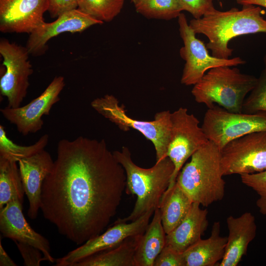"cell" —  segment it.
Listing matches in <instances>:
<instances>
[{
	"mask_svg": "<svg viewBox=\"0 0 266 266\" xmlns=\"http://www.w3.org/2000/svg\"><path fill=\"white\" fill-rule=\"evenodd\" d=\"M250 93L244 101L242 112H266V55L264 57V68L255 86Z\"/></svg>",
	"mask_w": 266,
	"mask_h": 266,
	"instance_id": "83f0119b",
	"label": "cell"
},
{
	"mask_svg": "<svg viewBox=\"0 0 266 266\" xmlns=\"http://www.w3.org/2000/svg\"><path fill=\"white\" fill-rule=\"evenodd\" d=\"M193 202L176 183L163 195L159 204L162 223L166 234L176 228L187 215Z\"/></svg>",
	"mask_w": 266,
	"mask_h": 266,
	"instance_id": "7402d4cb",
	"label": "cell"
},
{
	"mask_svg": "<svg viewBox=\"0 0 266 266\" xmlns=\"http://www.w3.org/2000/svg\"><path fill=\"white\" fill-rule=\"evenodd\" d=\"M143 233L129 237L118 245L87 257L72 266H134L136 249Z\"/></svg>",
	"mask_w": 266,
	"mask_h": 266,
	"instance_id": "603a6c76",
	"label": "cell"
},
{
	"mask_svg": "<svg viewBox=\"0 0 266 266\" xmlns=\"http://www.w3.org/2000/svg\"><path fill=\"white\" fill-rule=\"evenodd\" d=\"M131 1H132L133 3L136 2V1L139 0H130Z\"/></svg>",
	"mask_w": 266,
	"mask_h": 266,
	"instance_id": "d590c367",
	"label": "cell"
},
{
	"mask_svg": "<svg viewBox=\"0 0 266 266\" xmlns=\"http://www.w3.org/2000/svg\"><path fill=\"white\" fill-rule=\"evenodd\" d=\"M124 0H79L77 9L101 21H112L121 12Z\"/></svg>",
	"mask_w": 266,
	"mask_h": 266,
	"instance_id": "4316f807",
	"label": "cell"
},
{
	"mask_svg": "<svg viewBox=\"0 0 266 266\" xmlns=\"http://www.w3.org/2000/svg\"><path fill=\"white\" fill-rule=\"evenodd\" d=\"M171 134L167 157L172 162L174 170L167 189L171 188L186 161L208 141L200 121L186 108L171 113Z\"/></svg>",
	"mask_w": 266,
	"mask_h": 266,
	"instance_id": "9c48e42d",
	"label": "cell"
},
{
	"mask_svg": "<svg viewBox=\"0 0 266 266\" xmlns=\"http://www.w3.org/2000/svg\"><path fill=\"white\" fill-rule=\"evenodd\" d=\"M179 31L183 42L180 50L181 57L185 61L181 83L186 86L194 85L209 69L219 66H232L245 64L239 57L221 59L210 55L206 46L196 36L186 16L181 13L178 17Z\"/></svg>",
	"mask_w": 266,
	"mask_h": 266,
	"instance_id": "ba28073f",
	"label": "cell"
},
{
	"mask_svg": "<svg viewBox=\"0 0 266 266\" xmlns=\"http://www.w3.org/2000/svg\"><path fill=\"white\" fill-rule=\"evenodd\" d=\"M230 67H214L205 73L191 91L196 102L205 104L208 108L217 104L230 112H242L245 97L258 78Z\"/></svg>",
	"mask_w": 266,
	"mask_h": 266,
	"instance_id": "5b68a950",
	"label": "cell"
},
{
	"mask_svg": "<svg viewBox=\"0 0 266 266\" xmlns=\"http://www.w3.org/2000/svg\"><path fill=\"white\" fill-rule=\"evenodd\" d=\"M113 153L126 172V193L136 196L130 214L116 221H133L149 211H154L159 208L161 198L167 189L173 173L174 166L171 160L166 157L156 162L152 167L144 168L133 162L127 147L123 146L121 151L116 150Z\"/></svg>",
	"mask_w": 266,
	"mask_h": 266,
	"instance_id": "3957f363",
	"label": "cell"
},
{
	"mask_svg": "<svg viewBox=\"0 0 266 266\" xmlns=\"http://www.w3.org/2000/svg\"><path fill=\"white\" fill-rule=\"evenodd\" d=\"M0 266H16L17 265L9 257L4 250L0 241Z\"/></svg>",
	"mask_w": 266,
	"mask_h": 266,
	"instance_id": "836d02e7",
	"label": "cell"
},
{
	"mask_svg": "<svg viewBox=\"0 0 266 266\" xmlns=\"http://www.w3.org/2000/svg\"><path fill=\"white\" fill-rule=\"evenodd\" d=\"M134 4L137 12L150 19L168 20L183 10L178 0H139Z\"/></svg>",
	"mask_w": 266,
	"mask_h": 266,
	"instance_id": "484cf974",
	"label": "cell"
},
{
	"mask_svg": "<svg viewBox=\"0 0 266 266\" xmlns=\"http://www.w3.org/2000/svg\"><path fill=\"white\" fill-rule=\"evenodd\" d=\"M223 176L266 170V131L254 132L228 143L221 150Z\"/></svg>",
	"mask_w": 266,
	"mask_h": 266,
	"instance_id": "30bf717a",
	"label": "cell"
},
{
	"mask_svg": "<svg viewBox=\"0 0 266 266\" xmlns=\"http://www.w3.org/2000/svg\"><path fill=\"white\" fill-rule=\"evenodd\" d=\"M91 105L120 130L128 131L130 129H134L150 140L155 147L156 162L167 157L171 134V113L169 110L156 113L153 121L137 120L129 116L124 106L119 105L117 99L108 94L94 99Z\"/></svg>",
	"mask_w": 266,
	"mask_h": 266,
	"instance_id": "8992f818",
	"label": "cell"
},
{
	"mask_svg": "<svg viewBox=\"0 0 266 266\" xmlns=\"http://www.w3.org/2000/svg\"><path fill=\"white\" fill-rule=\"evenodd\" d=\"M0 54L5 66L0 78V94L7 98L8 107L17 108L26 97L29 76L33 72L30 54L26 47L5 38L0 40Z\"/></svg>",
	"mask_w": 266,
	"mask_h": 266,
	"instance_id": "8fae6325",
	"label": "cell"
},
{
	"mask_svg": "<svg viewBox=\"0 0 266 266\" xmlns=\"http://www.w3.org/2000/svg\"><path fill=\"white\" fill-rule=\"evenodd\" d=\"M227 237L220 235V224L213 223L210 236L202 238L183 252L186 266H214L225 254Z\"/></svg>",
	"mask_w": 266,
	"mask_h": 266,
	"instance_id": "ffe728a7",
	"label": "cell"
},
{
	"mask_svg": "<svg viewBox=\"0 0 266 266\" xmlns=\"http://www.w3.org/2000/svg\"><path fill=\"white\" fill-rule=\"evenodd\" d=\"M223 176L220 150L208 140L182 167L176 182L193 202L207 207L224 198L226 183Z\"/></svg>",
	"mask_w": 266,
	"mask_h": 266,
	"instance_id": "277c9868",
	"label": "cell"
},
{
	"mask_svg": "<svg viewBox=\"0 0 266 266\" xmlns=\"http://www.w3.org/2000/svg\"><path fill=\"white\" fill-rule=\"evenodd\" d=\"M79 0H48V11L52 18H57L62 14L77 9Z\"/></svg>",
	"mask_w": 266,
	"mask_h": 266,
	"instance_id": "d6a6232c",
	"label": "cell"
},
{
	"mask_svg": "<svg viewBox=\"0 0 266 266\" xmlns=\"http://www.w3.org/2000/svg\"><path fill=\"white\" fill-rule=\"evenodd\" d=\"M103 22L78 9L67 11L51 23L44 22L29 34L26 48L30 54L41 56L47 49V43L52 38L61 33L82 32L89 27Z\"/></svg>",
	"mask_w": 266,
	"mask_h": 266,
	"instance_id": "5bb4252c",
	"label": "cell"
},
{
	"mask_svg": "<svg viewBox=\"0 0 266 266\" xmlns=\"http://www.w3.org/2000/svg\"><path fill=\"white\" fill-rule=\"evenodd\" d=\"M154 211H149L136 220L127 222L115 221L104 233L92 238L80 246L56 260L57 266H72L77 262L99 252L114 247L127 238L143 233Z\"/></svg>",
	"mask_w": 266,
	"mask_h": 266,
	"instance_id": "4fadbf2b",
	"label": "cell"
},
{
	"mask_svg": "<svg viewBox=\"0 0 266 266\" xmlns=\"http://www.w3.org/2000/svg\"><path fill=\"white\" fill-rule=\"evenodd\" d=\"M153 266H186L184 253L165 245L156 257Z\"/></svg>",
	"mask_w": 266,
	"mask_h": 266,
	"instance_id": "f546056e",
	"label": "cell"
},
{
	"mask_svg": "<svg viewBox=\"0 0 266 266\" xmlns=\"http://www.w3.org/2000/svg\"><path fill=\"white\" fill-rule=\"evenodd\" d=\"M126 186L125 169L104 139H63L42 185L40 209L60 234L81 245L108 226Z\"/></svg>",
	"mask_w": 266,
	"mask_h": 266,
	"instance_id": "6da1fadb",
	"label": "cell"
},
{
	"mask_svg": "<svg viewBox=\"0 0 266 266\" xmlns=\"http://www.w3.org/2000/svg\"><path fill=\"white\" fill-rule=\"evenodd\" d=\"M183 10L190 13L195 19L201 18L215 9L213 0H178Z\"/></svg>",
	"mask_w": 266,
	"mask_h": 266,
	"instance_id": "4dcf8cb0",
	"label": "cell"
},
{
	"mask_svg": "<svg viewBox=\"0 0 266 266\" xmlns=\"http://www.w3.org/2000/svg\"><path fill=\"white\" fill-rule=\"evenodd\" d=\"M24 260V266H39L40 263L45 261L41 251L31 245L15 241Z\"/></svg>",
	"mask_w": 266,
	"mask_h": 266,
	"instance_id": "1f68e13d",
	"label": "cell"
},
{
	"mask_svg": "<svg viewBox=\"0 0 266 266\" xmlns=\"http://www.w3.org/2000/svg\"><path fill=\"white\" fill-rule=\"evenodd\" d=\"M49 141V135L45 134L33 144L20 145L15 143L7 136L3 126L0 125V157L18 163L22 159L31 157L44 149Z\"/></svg>",
	"mask_w": 266,
	"mask_h": 266,
	"instance_id": "d4e9b609",
	"label": "cell"
},
{
	"mask_svg": "<svg viewBox=\"0 0 266 266\" xmlns=\"http://www.w3.org/2000/svg\"><path fill=\"white\" fill-rule=\"evenodd\" d=\"M208 140L221 150L231 141L245 135L266 131V112H230L218 105L208 108L201 126Z\"/></svg>",
	"mask_w": 266,
	"mask_h": 266,
	"instance_id": "52a82bcc",
	"label": "cell"
},
{
	"mask_svg": "<svg viewBox=\"0 0 266 266\" xmlns=\"http://www.w3.org/2000/svg\"><path fill=\"white\" fill-rule=\"evenodd\" d=\"M17 163L0 157V209L13 200L23 202L25 192Z\"/></svg>",
	"mask_w": 266,
	"mask_h": 266,
	"instance_id": "cb8c5ba5",
	"label": "cell"
},
{
	"mask_svg": "<svg viewBox=\"0 0 266 266\" xmlns=\"http://www.w3.org/2000/svg\"><path fill=\"white\" fill-rule=\"evenodd\" d=\"M226 222L229 234L225 254L219 266H236L256 237L255 218L251 212H246L236 217L229 216Z\"/></svg>",
	"mask_w": 266,
	"mask_h": 266,
	"instance_id": "ac0fdd59",
	"label": "cell"
},
{
	"mask_svg": "<svg viewBox=\"0 0 266 266\" xmlns=\"http://www.w3.org/2000/svg\"><path fill=\"white\" fill-rule=\"evenodd\" d=\"M23 202L13 200L0 209V231L3 236L39 249L45 261L54 263L48 240L33 229L22 212Z\"/></svg>",
	"mask_w": 266,
	"mask_h": 266,
	"instance_id": "2e32d148",
	"label": "cell"
},
{
	"mask_svg": "<svg viewBox=\"0 0 266 266\" xmlns=\"http://www.w3.org/2000/svg\"><path fill=\"white\" fill-rule=\"evenodd\" d=\"M237 2L243 5H253L261 6L266 8V0H236Z\"/></svg>",
	"mask_w": 266,
	"mask_h": 266,
	"instance_id": "e575fe53",
	"label": "cell"
},
{
	"mask_svg": "<svg viewBox=\"0 0 266 266\" xmlns=\"http://www.w3.org/2000/svg\"><path fill=\"white\" fill-rule=\"evenodd\" d=\"M240 176L242 183L253 190L259 196L256 205L260 213L266 215V170Z\"/></svg>",
	"mask_w": 266,
	"mask_h": 266,
	"instance_id": "f1b7e54d",
	"label": "cell"
},
{
	"mask_svg": "<svg viewBox=\"0 0 266 266\" xmlns=\"http://www.w3.org/2000/svg\"><path fill=\"white\" fill-rule=\"evenodd\" d=\"M207 210L193 202L182 221L166 234V245L183 253L200 239L207 228Z\"/></svg>",
	"mask_w": 266,
	"mask_h": 266,
	"instance_id": "d6986e66",
	"label": "cell"
},
{
	"mask_svg": "<svg viewBox=\"0 0 266 266\" xmlns=\"http://www.w3.org/2000/svg\"><path fill=\"white\" fill-rule=\"evenodd\" d=\"M65 86L64 77L56 76L41 95L28 104L17 108L7 106L0 109L1 113L22 134L34 133L42 128V116L49 115L52 106L60 100Z\"/></svg>",
	"mask_w": 266,
	"mask_h": 266,
	"instance_id": "7c38bea8",
	"label": "cell"
},
{
	"mask_svg": "<svg viewBox=\"0 0 266 266\" xmlns=\"http://www.w3.org/2000/svg\"><path fill=\"white\" fill-rule=\"evenodd\" d=\"M54 162L44 149L18 162L24 190L29 201L28 215L32 219L38 215L41 206L43 182L52 170Z\"/></svg>",
	"mask_w": 266,
	"mask_h": 266,
	"instance_id": "e0dca14e",
	"label": "cell"
},
{
	"mask_svg": "<svg viewBox=\"0 0 266 266\" xmlns=\"http://www.w3.org/2000/svg\"><path fill=\"white\" fill-rule=\"evenodd\" d=\"M48 0H0V31L31 33L44 22Z\"/></svg>",
	"mask_w": 266,
	"mask_h": 266,
	"instance_id": "9a60e30c",
	"label": "cell"
},
{
	"mask_svg": "<svg viewBox=\"0 0 266 266\" xmlns=\"http://www.w3.org/2000/svg\"><path fill=\"white\" fill-rule=\"evenodd\" d=\"M166 234L158 208L136 248L134 266H153L156 257L166 245Z\"/></svg>",
	"mask_w": 266,
	"mask_h": 266,
	"instance_id": "44dd1931",
	"label": "cell"
},
{
	"mask_svg": "<svg viewBox=\"0 0 266 266\" xmlns=\"http://www.w3.org/2000/svg\"><path fill=\"white\" fill-rule=\"evenodd\" d=\"M189 26L196 34H203L208 39L206 46L212 55L229 59L233 50L230 41L238 36L260 33H266V20L259 6L243 5L239 10L232 8L221 11L215 9L199 19H193Z\"/></svg>",
	"mask_w": 266,
	"mask_h": 266,
	"instance_id": "7a4b0ae2",
	"label": "cell"
}]
</instances>
